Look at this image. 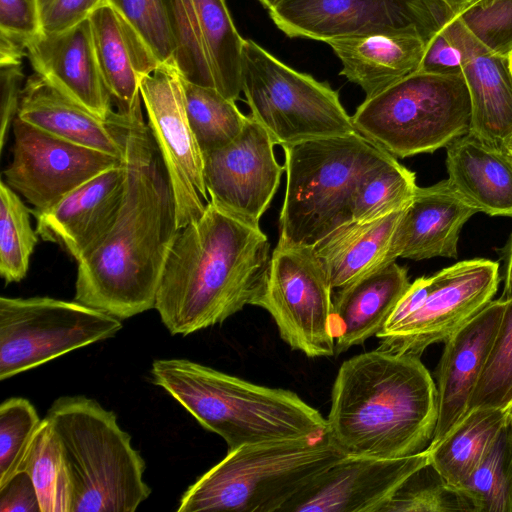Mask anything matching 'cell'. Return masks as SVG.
Masks as SVG:
<instances>
[{"label": "cell", "instance_id": "cell-1", "mask_svg": "<svg viewBox=\"0 0 512 512\" xmlns=\"http://www.w3.org/2000/svg\"><path fill=\"white\" fill-rule=\"evenodd\" d=\"M118 113L124 139L122 200L110 229L77 262L74 300L124 320L155 307L179 227L170 181L141 106Z\"/></svg>", "mask_w": 512, "mask_h": 512}, {"label": "cell", "instance_id": "cell-2", "mask_svg": "<svg viewBox=\"0 0 512 512\" xmlns=\"http://www.w3.org/2000/svg\"><path fill=\"white\" fill-rule=\"evenodd\" d=\"M260 226L209 200L202 215L179 229L155 307L172 335L187 336L256 304L270 264Z\"/></svg>", "mask_w": 512, "mask_h": 512}, {"label": "cell", "instance_id": "cell-3", "mask_svg": "<svg viewBox=\"0 0 512 512\" xmlns=\"http://www.w3.org/2000/svg\"><path fill=\"white\" fill-rule=\"evenodd\" d=\"M326 420L345 455L410 456L432 441L436 385L420 358L376 348L341 364Z\"/></svg>", "mask_w": 512, "mask_h": 512}, {"label": "cell", "instance_id": "cell-4", "mask_svg": "<svg viewBox=\"0 0 512 512\" xmlns=\"http://www.w3.org/2000/svg\"><path fill=\"white\" fill-rule=\"evenodd\" d=\"M155 385L179 402L228 450L327 433V420L296 393L257 385L188 359L152 363Z\"/></svg>", "mask_w": 512, "mask_h": 512}, {"label": "cell", "instance_id": "cell-5", "mask_svg": "<svg viewBox=\"0 0 512 512\" xmlns=\"http://www.w3.org/2000/svg\"><path fill=\"white\" fill-rule=\"evenodd\" d=\"M45 417L62 448L71 512H134L149 497L145 461L113 411L82 395L63 396Z\"/></svg>", "mask_w": 512, "mask_h": 512}, {"label": "cell", "instance_id": "cell-6", "mask_svg": "<svg viewBox=\"0 0 512 512\" xmlns=\"http://www.w3.org/2000/svg\"><path fill=\"white\" fill-rule=\"evenodd\" d=\"M345 454L327 433L228 450L183 493L178 512H281Z\"/></svg>", "mask_w": 512, "mask_h": 512}, {"label": "cell", "instance_id": "cell-7", "mask_svg": "<svg viewBox=\"0 0 512 512\" xmlns=\"http://www.w3.org/2000/svg\"><path fill=\"white\" fill-rule=\"evenodd\" d=\"M286 191L278 243L312 247L352 220L356 187L386 151L353 132L282 146Z\"/></svg>", "mask_w": 512, "mask_h": 512}, {"label": "cell", "instance_id": "cell-8", "mask_svg": "<svg viewBox=\"0 0 512 512\" xmlns=\"http://www.w3.org/2000/svg\"><path fill=\"white\" fill-rule=\"evenodd\" d=\"M352 121L357 132L395 158L432 153L469 133L464 76L416 71L365 98Z\"/></svg>", "mask_w": 512, "mask_h": 512}, {"label": "cell", "instance_id": "cell-9", "mask_svg": "<svg viewBox=\"0 0 512 512\" xmlns=\"http://www.w3.org/2000/svg\"><path fill=\"white\" fill-rule=\"evenodd\" d=\"M242 92L250 116L281 146L357 132L338 92L244 39Z\"/></svg>", "mask_w": 512, "mask_h": 512}, {"label": "cell", "instance_id": "cell-10", "mask_svg": "<svg viewBox=\"0 0 512 512\" xmlns=\"http://www.w3.org/2000/svg\"><path fill=\"white\" fill-rule=\"evenodd\" d=\"M121 320L77 301L0 297V380L114 337Z\"/></svg>", "mask_w": 512, "mask_h": 512}, {"label": "cell", "instance_id": "cell-11", "mask_svg": "<svg viewBox=\"0 0 512 512\" xmlns=\"http://www.w3.org/2000/svg\"><path fill=\"white\" fill-rule=\"evenodd\" d=\"M333 291L312 247L278 243L255 306L268 311L291 349L330 357L335 355Z\"/></svg>", "mask_w": 512, "mask_h": 512}, {"label": "cell", "instance_id": "cell-12", "mask_svg": "<svg viewBox=\"0 0 512 512\" xmlns=\"http://www.w3.org/2000/svg\"><path fill=\"white\" fill-rule=\"evenodd\" d=\"M290 38L415 34L427 41L455 14L442 0H280L269 10Z\"/></svg>", "mask_w": 512, "mask_h": 512}, {"label": "cell", "instance_id": "cell-13", "mask_svg": "<svg viewBox=\"0 0 512 512\" xmlns=\"http://www.w3.org/2000/svg\"><path fill=\"white\" fill-rule=\"evenodd\" d=\"M499 263L477 258L423 277L422 294L411 314L377 334L380 350L420 358L475 317L498 290Z\"/></svg>", "mask_w": 512, "mask_h": 512}, {"label": "cell", "instance_id": "cell-14", "mask_svg": "<svg viewBox=\"0 0 512 512\" xmlns=\"http://www.w3.org/2000/svg\"><path fill=\"white\" fill-rule=\"evenodd\" d=\"M147 125L172 188L179 229L197 220L209 195L204 157L188 121L183 78L174 63H162L140 86Z\"/></svg>", "mask_w": 512, "mask_h": 512}, {"label": "cell", "instance_id": "cell-15", "mask_svg": "<svg viewBox=\"0 0 512 512\" xmlns=\"http://www.w3.org/2000/svg\"><path fill=\"white\" fill-rule=\"evenodd\" d=\"M12 161L5 182L40 213L123 159L72 143L16 117L12 124Z\"/></svg>", "mask_w": 512, "mask_h": 512}, {"label": "cell", "instance_id": "cell-16", "mask_svg": "<svg viewBox=\"0 0 512 512\" xmlns=\"http://www.w3.org/2000/svg\"><path fill=\"white\" fill-rule=\"evenodd\" d=\"M168 4L174 63L183 79L238 100L244 39L225 0H168Z\"/></svg>", "mask_w": 512, "mask_h": 512}, {"label": "cell", "instance_id": "cell-17", "mask_svg": "<svg viewBox=\"0 0 512 512\" xmlns=\"http://www.w3.org/2000/svg\"><path fill=\"white\" fill-rule=\"evenodd\" d=\"M275 145L268 132L248 115L235 139L203 154L209 200L260 226L285 171V165L276 160Z\"/></svg>", "mask_w": 512, "mask_h": 512}, {"label": "cell", "instance_id": "cell-18", "mask_svg": "<svg viewBox=\"0 0 512 512\" xmlns=\"http://www.w3.org/2000/svg\"><path fill=\"white\" fill-rule=\"evenodd\" d=\"M428 463L427 450L398 458L345 455L281 512H379L404 481Z\"/></svg>", "mask_w": 512, "mask_h": 512}, {"label": "cell", "instance_id": "cell-19", "mask_svg": "<svg viewBox=\"0 0 512 512\" xmlns=\"http://www.w3.org/2000/svg\"><path fill=\"white\" fill-rule=\"evenodd\" d=\"M506 301H490L444 343L436 378L437 421L433 446L466 415L496 340ZM428 446V447H429Z\"/></svg>", "mask_w": 512, "mask_h": 512}, {"label": "cell", "instance_id": "cell-20", "mask_svg": "<svg viewBox=\"0 0 512 512\" xmlns=\"http://www.w3.org/2000/svg\"><path fill=\"white\" fill-rule=\"evenodd\" d=\"M124 181L122 161L75 188L51 208L33 214L38 236L59 244L80 261L110 229L121 204Z\"/></svg>", "mask_w": 512, "mask_h": 512}, {"label": "cell", "instance_id": "cell-21", "mask_svg": "<svg viewBox=\"0 0 512 512\" xmlns=\"http://www.w3.org/2000/svg\"><path fill=\"white\" fill-rule=\"evenodd\" d=\"M443 29L461 53L471 102L469 133L504 149L512 138V71L509 58L489 51L454 15Z\"/></svg>", "mask_w": 512, "mask_h": 512}, {"label": "cell", "instance_id": "cell-22", "mask_svg": "<svg viewBox=\"0 0 512 512\" xmlns=\"http://www.w3.org/2000/svg\"><path fill=\"white\" fill-rule=\"evenodd\" d=\"M34 72L97 116L108 119L114 112L103 81L89 18L55 33L40 32L27 45Z\"/></svg>", "mask_w": 512, "mask_h": 512}, {"label": "cell", "instance_id": "cell-23", "mask_svg": "<svg viewBox=\"0 0 512 512\" xmlns=\"http://www.w3.org/2000/svg\"><path fill=\"white\" fill-rule=\"evenodd\" d=\"M56 137L123 159L120 115L103 119L34 72L25 81L17 116Z\"/></svg>", "mask_w": 512, "mask_h": 512}, {"label": "cell", "instance_id": "cell-24", "mask_svg": "<svg viewBox=\"0 0 512 512\" xmlns=\"http://www.w3.org/2000/svg\"><path fill=\"white\" fill-rule=\"evenodd\" d=\"M95 52L105 86L120 113L141 106L142 80L162 63L138 31L105 1L91 13Z\"/></svg>", "mask_w": 512, "mask_h": 512}, {"label": "cell", "instance_id": "cell-25", "mask_svg": "<svg viewBox=\"0 0 512 512\" xmlns=\"http://www.w3.org/2000/svg\"><path fill=\"white\" fill-rule=\"evenodd\" d=\"M475 213L447 180L417 187L395 230V257L416 261L439 256L457 258L460 231Z\"/></svg>", "mask_w": 512, "mask_h": 512}, {"label": "cell", "instance_id": "cell-26", "mask_svg": "<svg viewBox=\"0 0 512 512\" xmlns=\"http://www.w3.org/2000/svg\"><path fill=\"white\" fill-rule=\"evenodd\" d=\"M410 284L407 269L393 261L334 290L335 355L377 336Z\"/></svg>", "mask_w": 512, "mask_h": 512}, {"label": "cell", "instance_id": "cell-27", "mask_svg": "<svg viewBox=\"0 0 512 512\" xmlns=\"http://www.w3.org/2000/svg\"><path fill=\"white\" fill-rule=\"evenodd\" d=\"M448 184L477 212L512 217V159L467 133L446 146Z\"/></svg>", "mask_w": 512, "mask_h": 512}, {"label": "cell", "instance_id": "cell-28", "mask_svg": "<svg viewBox=\"0 0 512 512\" xmlns=\"http://www.w3.org/2000/svg\"><path fill=\"white\" fill-rule=\"evenodd\" d=\"M427 40L415 34H377L327 40L342 63L341 75L370 98L418 71Z\"/></svg>", "mask_w": 512, "mask_h": 512}, {"label": "cell", "instance_id": "cell-29", "mask_svg": "<svg viewBox=\"0 0 512 512\" xmlns=\"http://www.w3.org/2000/svg\"><path fill=\"white\" fill-rule=\"evenodd\" d=\"M404 209L375 220H351L312 246L333 290L396 261L394 235Z\"/></svg>", "mask_w": 512, "mask_h": 512}, {"label": "cell", "instance_id": "cell-30", "mask_svg": "<svg viewBox=\"0 0 512 512\" xmlns=\"http://www.w3.org/2000/svg\"><path fill=\"white\" fill-rule=\"evenodd\" d=\"M508 420V410L471 408L444 438L426 449L429 463L448 484L459 488L485 457Z\"/></svg>", "mask_w": 512, "mask_h": 512}, {"label": "cell", "instance_id": "cell-31", "mask_svg": "<svg viewBox=\"0 0 512 512\" xmlns=\"http://www.w3.org/2000/svg\"><path fill=\"white\" fill-rule=\"evenodd\" d=\"M417 187L414 172L387 154L361 176L354 193L352 220H375L404 209Z\"/></svg>", "mask_w": 512, "mask_h": 512}, {"label": "cell", "instance_id": "cell-32", "mask_svg": "<svg viewBox=\"0 0 512 512\" xmlns=\"http://www.w3.org/2000/svg\"><path fill=\"white\" fill-rule=\"evenodd\" d=\"M183 88L188 121L203 154L225 146L241 133L248 116L236 101L185 79Z\"/></svg>", "mask_w": 512, "mask_h": 512}, {"label": "cell", "instance_id": "cell-33", "mask_svg": "<svg viewBox=\"0 0 512 512\" xmlns=\"http://www.w3.org/2000/svg\"><path fill=\"white\" fill-rule=\"evenodd\" d=\"M24 472L35 486L41 512H71L68 470L57 434L46 417L33 437Z\"/></svg>", "mask_w": 512, "mask_h": 512}, {"label": "cell", "instance_id": "cell-34", "mask_svg": "<svg viewBox=\"0 0 512 512\" xmlns=\"http://www.w3.org/2000/svg\"><path fill=\"white\" fill-rule=\"evenodd\" d=\"M458 489L470 499L475 512H512V425L509 420Z\"/></svg>", "mask_w": 512, "mask_h": 512}, {"label": "cell", "instance_id": "cell-35", "mask_svg": "<svg viewBox=\"0 0 512 512\" xmlns=\"http://www.w3.org/2000/svg\"><path fill=\"white\" fill-rule=\"evenodd\" d=\"M31 210L4 180L0 182V275L6 284L20 282L38 241Z\"/></svg>", "mask_w": 512, "mask_h": 512}, {"label": "cell", "instance_id": "cell-36", "mask_svg": "<svg viewBox=\"0 0 512 512\" xmlns=\"http://www.w3.org/2000/svg\"><path fill=\"white\" fill-rule=\"evenodd\" d=\"M475 512L460 489L448 484L428 463L408 477L379 512Z\"/></svg>", "mask_w": 512, "mask_h": 512}, {"label": "cell", "instance_id": "cell-37", "mask_svg": "<svg viewBox=\"0 0 512 512\" xmlns=\"http://www.w3.org/2000/svg\"><path fill=\"white\" fill-rule=\"evenodd\" d=\"M34 405L22 397H12L0 405V487L24 465L33 437L41 423Z\"/></svg>", "mask_w": 512, "mask_h": 512}, {"label": "cell", "instance_id": "cell-38", "mask_svg": "<svg viewBox=\"0 0 512 512\" xmlns=\"http://www.w3.org/2000/svg\"><path fill=\"white\" fill-rule=\"evenodd\" d=\"M475 407L512 409V299L506 301L496 340L473 392L469 410Z\"/></svg>", "mask_w": 512, "mask_h": 512}, {"label": "cell", "instance_id": "cell-39", "mask_svg": "<svg viewBox=\"0 0 512 512\" xmlns=\"http://www.w3.org/2000/svg\"><path fill=\"white\" fill-rule=\"evenodd\" d=\"M138 31L161 63H174L168 0H103ZM175 64V63H174Z\"/></svg>", "mask_w": 512, "mask_h": 512}, {"label": "cell", "instance_id": "cell-40", "mask_svg": "<svg viewBox=\"0 0 512 512\" xmlns=\"http://www.w3.org/2000/svg\"><path fill=\"white\" fill-rule=\"evenodd\" d=\"M455 16L489 51L501 57H510L512 0H478Z\"/></svg>", "mask_w": 512, "mask_h": 512}, {"label": "cell", "instance_id": "cell-41", "mask_svg": "<svg viewBox=\"0 0 512 512\" xmlns=\"http://www.w3.org/2000/svg\"><path fill=\"white\" fill-rule=\"evenodd\" d=\"M40 32L37 0H0V36L28 45Z\"/></svg>", "mask_w": 512, "mask_h": 512}, {"label": "cell", "instance_id": "cell-42", "mask_svg": "<svg viewBox=\"0 0 512 512\" xmlns=\"http://www.w3.org/2000/svg\"><path fill=\"white\" fill-rule=\"evenodd\" d=\"M41 32L55 33L89 18L103 0H37Z\"/></svg>", "mask_w": 512, "mask_h": 512}, {"label": "cell", "instance_id": "cell-43", "mask_svg": "<svg viewBox=\"0 0 512 512\" xmlns=\"http://www.w3.org/2000/svg\"><path fill=\"white\" fill-rule=\"evenodd\" d=\"M22 64L0 65V149L17 116L24 87Z\"/></svg>", "mask_w": 512, "mask_h": 512}, {"label": "cell", "instance_id": "cell-44", "mask_svg": "<svg viewBox=\"0 0 512 512\" xmlns=\"http://www.w3.org/2000/svg\"><path fill=\"white\" fill-rule=\"evenodd\" d=\"M418 71L434 74H461V53L443 29L428 40Z\"/></svg>", "mask_w": 512, "mask_h": 512}, {"label": "cell", "instance_id": "cell-45", "mask_svg": "<svg viewBox=\"0 0 512 512\" xmlns=\"http://www.w3.org/2000/svg\"><path fill=\"white\" fill-rule=\"evenodd\" d=\"M0 512H41L35 486L27 472L0 487Z\"/></svg>", "mask_w": 512, "mask_h": 512}, {"label": "cell", "instance_id": "cell-46", "mask_svg": "<svg viewBox=\"0 0 512 512\" xmlns=\"http://www.w3.org/2000/svg\"><path fill=\"white\" fill-rule=\"evenodd\" d=\"M504 270L503 280L504 288L499 299L508 301L512 299V234L504 249Z\"/></svg>", "mask_w": 512, "mask_h": 512}, {"label": "cell", "instance_id": "cell-47", "mask_svg": "<svg viewBox=\"0 0 512 512\" xmlns=\"http://www.w3.org/2000/svg\"><path fill=\"white\" fill-rule=\"evenodd\" d=\"M445 2L456 15L462 8V0H442Z\"/></svg>", "mask_w": 512, "mask_h": 512}, {"label": "cell", "instance_id": "cell-48", "mask_svg": "<svg viewBox=\"0 0 512 512\" xmlns=\"http://www.w3.org/2000/svg\"><path fill=\"white\" fill-rule=\"evenodd\" d=\"M266 9H270L280 0H258Z\"/></svg>", "mask_w": 512, "mask_h": 512}, {"label": "cell", "instance_id": "cell-49", "mask_svg": "<svg viewBox=\"0 0 512 512\" xmlns=\"http://www.w3.org/2000/svg\"><path fill=\"white\" fill-rule=\"evenodd\" d=\"M504 150L508 154V156L512 159V138L506 144V146L504 147Z\"/></svg>", "mask_w": 512, "mask_h": 512}, {"label": "cell", "instance_id": "cell-50", "mask_svg": "<svg viewBox=\"0 0 512 512\" xmlns=\"http://www.w3.org/2000/svg\"><path fill=\"white\" fill-rule=\"evenodd\" d=\"M476 1H478V0H462V8H461V10H463L464 8L468 7L469 5L475 3Z\"/></svg>", "mask_w": 512, "mask_h": 512}, {"label": "cell", "instance_id": "cell-51", "mask_svg": "<svg viewBox=\"0 0 512 512\" xmlns=\"http://www.w3.org/2000/svg\"><path fill=\"white\" fill-rule=\"evenodd\" d=\"M509 421L512 425V409H510V411H509Z\"/></svg>", "mask_w": 512, "mask_h": 512}, {"label": "cell", "instance_id": "cell-52", "mask_svg": "<svg viewBox=\"0 0 512 512\" xmlns=\"http://www.w3.org/2000/svg\"><path fill=\"white\" fill-rule=\"evenodd\" d=\"M509 61H510V68H511V71H512V54L509 57Z\"/></svg>", "mask_w": 512, "mask_h": 512}]
</instances>
